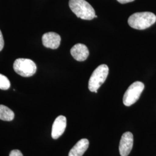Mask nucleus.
<instances>
[{
    "label": "nucleus",
    "instance_id": "nucleus-15",
    "mask_svg": "<svg viewBox=\"0 0 156 156\" xmlns=\"http://www.w3.org/2000/svg\"><path fill=\"white\" fill-rule=\"evenodd\" d=\"M117 1L121 4H126L134 1V0H117Z\"/></svg>",
    "mask_w": 156,
    "mask_h": 156
},
{
    "label": "nucleus",
    "instance_id": "nucleus-5",
    "mask_svg": "<svg viewBox=\"0 0 156 156\" xmlns=\"http://www.w3.org/2000/svg\"><path fill=\"white\" fill-rule=\"evenodd\" d=\"M144 89V84L140 81H137L131 84L123 96L124 105L127 106L133 105L139 100Z\"/></svg>",
    "mask_w": 156,
    "mask_h": 156
},
{
    "label": "nucleus",
    "instance_id": "nucleus-6",
    "mask_svg": "<svg viewBox=\"0 0 156 156\" xmlns=\"http://www.w3.org/2000/svg\"><path fill=\"white\" fill-rule=\"evenodd\" d=\"M134 144L133 135L126 132L122 135L119 144V152L121 156H127L133 149Z\"/></svg>",
    "mask_w": 156,
    "mask_h": 156
},
{
    "label": "nucleus",
    "instance_id": "nucleus-2",
    "mask_svg": "<svg viewBox=\"0 0 156 156\" xmlns=\"http://www.w3.org/2000/svg\"><path fill=\"white\" fill-rule=\"evenodd\" d=\"M69 6L79 18L87 20L94 18L95 12L94 8L85 0H69Z\"/></svg>",
    "mask_w": 156,
    "mask_h": 156
},
{
    "label": "nucleus",
    "instance_id": "nucleus-3",
    "mask_svg": "<svg viewBox=\"0 0 156 156\" xmlns=\"http://www.w3.org/2000/svg\"><path fill=\"white\" fill-rule=\"evenodd\" d=\"M109 73V68L105 64H102L97 67L89 80V89L91 92L97 93L101 86L105 82Z\"/></svg>",
    "mask_w": 156,
    "mask_h": 156
},
{
    "label": "nucleus",
    "instance_id": "nucleus-12",
    "mask_svg": "<svg viewBox=\"0 0 156 156\" xmlns=\"http://www.w3.org/2000/svg\"><path fill=\"white\" fill-rule=\"evenodd\" d=\"M11 83L9 80L5 75L0 73V89L6 90L9 89Z\"/></svg>",
    "mask_w": 156,
    "mask_h": 156
},
{
    "label": "nucleus",
    "instance_id": "nucleus-13",
    "mask_svg": "<svg viewBox=\"0 0 156 156\" xmlns=\"http://www.w3.org/2000/svg\"><path fill=\"white\" fill-rule=\"evenodd\" d=\"M9 156H23V155L20 151L19 150H13L11 151Z\"/></svg>",
    "mask_w": 156,
    "mask_h": 156
},
{
    "label": "nucleus",
    "instance_id": "nucleus-14",
    "mask_svg": "<svg viewBox=\"0 0 156 156\" xmlns=\"http://www.w3.org/2000/svg\"><path fill=\"white\" fill-rule=\"evenodd\" d=\"M4 46V40L3 38L2 34L0 30V51L2 50Z\"/></svg>",
    "mask_w": 156,
    "mask_h": 156
},
{
    "label": "nucleus",
    "instance_id": "nucleus-11",
    "mask_svg": "<svg viewBox=\"0 0 156 156\" xmlns=\"http://www.w3.org/2000/svg\"><path fill=\"white\" fill-rule=\"evenodd\" d=\"M15 117L14 112L8 107L0 105V119L4 121H12Z\"/></svg>",
    "mask_w": 156,
    "mask_h": 156
},
{
    "label": "nucleus",
    "instance_id": "nucleus-4",
    "mask_svg": "<svg viewBox=\"0 0 156 156\" xmlns=\"http://www.w3.org/2000/svg\"><path fill=\"white\" fill-rule=\"evenodd\" d=\"M15 71L23 77H30L34 75L37 71L35 63L28 58H20L16 59L13 63Z\"/></svg>",
    "mask_w": 156,
    "mask_h": 156
},
{
    "label": "nucleus",
    "instance_id": "nucleus-1",
    "mask_svg": "<svg viewBox=\"0 0 156 156\" xmlns=\"http://www.w3.org/2000/svg\"><path fill=\"white\" fill-rule=\"evenodd\" d=\"M156 22V16L152 12H136L129 17L128 23L132 28L145 30L150 27Z\"/></svg>",
    "mask_w": 156,
    "mask_h": 156
},
{
    "label": "nucleus",
    "instance_id": "nucleus-16",
    "mask_svg": "<svg viewBox=\"0 0 156 156\" xmlns=\"http://www.w3.org/2000/svg\"><path fill=\"white\" fill-rule=\"evenodd\" d=\"M94 17L95 18H97V15H95Z\"/></svg>",
    "mask_w": 156,
    "mask_h": 156
},
{
    "label": "nucleus",
    "instance_id": "nucleus-8",
    "mask_svg": "<svg viewBox=\"0 0 156 156\" xmlns=\"http://www.w3.org/2000/svg\"><path fill=\"white\" fill-rule=\"evenodd\" d=\"M42 41L43 45L46 48L56 49L60 45L61 37L56 33L49 32L43 35Z\"/></svg>",
    "mask_w": 156,
    "mask_h": 156
},
{
    "label": "nucleus",
    "instance_id": "nucleus-9",
    "mask_svg": "<svg viewBox=\"0 0 156 156\" xmlns=\"http://www.w3.org/2000/svg\"><path fill=\"white\" fill-rule=\"evenodd\" d=\"M71 54L78 62H84L89 56V51L87 47L82 44L74 45L71 49Z\"/></svg>",
    "mask_w": 156,
    "mask_h": 156
},
{
    "label": "nucleus",
    "instance_id": "nucleus-10",
    "mask_svg": "<svg viewBox=\"0 0 156 156\" xmlns=\"http://www.w3.org/2000/svg\"><path fill=\"white\" fill-rule=\"evenodd\" d=\"M89 146V141L83 138L79 140L70 150L68 156H82Z\"/></svg>",
    "mask_w": 156,
    "mask_h": 156
},
{
    "label": "nucleus",
    "instance_id": "nucleus-7",
    "mask_svg": "<svg viewBox=\"0 0 156 156\" xmlns=\"http://www.w3.org/2000/svg\"><path fill=\"white\" fill-rule=\"evenodd\" d=\"M67 126V119L60 115L56 118L53 124L51 129V137L54 140L60 138L64 133Z\"/></svg>",
    "mask_w": 156,
    "mask_h": 156
}]
</instances>
